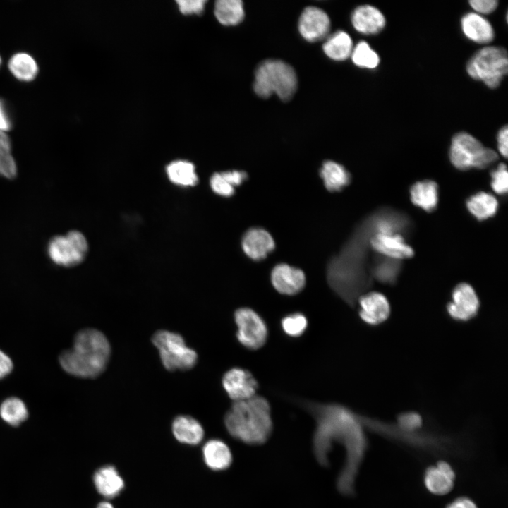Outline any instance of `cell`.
<instances>
[{
  "label": "cell",
  "mask_w": 508,
  "mask_h": 508,
  "mask_svg": "<svg viewBox=\"0 0 508 508\" xmlns=\"http://www.w3.org/2000/svg\"><path fill=\"white\" fill-rule=\"evenodd\" d=\"M152 341L159 351L163 365L168 370H186L196 364V352L186 345L180 334L159 330L153 335Z\"/></svg>",
  "instance_id": "obj_7"
},
{
  "label": "cell",
  "mask_w": 508,
  "mask_h": 508,
  "mask_svg": "<svg viewBox=\"0 0 508 508\" xmlns=\"http://www.w3.org/2000/svg\"><path fill=\"white\" fill-rule=\"evenodd\" d=\"M330 30V20L322 9L308 6L301 14L298 30L308 42H316L327 37Z\"/></svg>",
  "instance_id": "obj_14"
},
{
  "label": "cell",
  "mask_w": 508,
  "mask_h": 508,
  "mask_svg": "<svg viewBox=\"0 0 508 508\" xmlns=\"http://www.w3.org/2000/svg\"><path fill=\"white\" fill-rule=\"evenodd\" d=\"M297 85L294 69L281 60L267 59L258 65L255 72L253 89L262 98L276 94L280 99L288 101L296 91Z\"/></svg>",
  "instance_id": "obj_4"
},
{
  "label": "cell",
  "mask_w": 508,
  "mask_h": 508,
  "mask_svg": "<svg viewBox=\"0 0 508 508\" xmlns=\"http://www.w3.org/2000/svg\"><path fill=\"white\" fill-rule=\"evenodd\" d=\"M454 472L445 461H439L436 466L429 467L424 476V482L429 491L435 495H445L453 487Z\"/></svg>",
  "instance_id": "obj_20"
},
{
  "label": "cell",
  "mask_w": 508,
  "mask_h": 508,
  "mask_svg": "<svg viewBox=\"0 0 508 508\" xmlns=\"http://www.w3.org/2000/svg\"><path fill=\"white\" fill-rule=\"evenodd\" d=\"M88 250L85 236L73 230L52 237L47 244V255L56 265L71 267L82 262Z\"/></svg>",
  "instance_id": "obj_8"
},
{
  "label": "cell",
  "mask_w": 508,
  "mask_h": 508,
  "mask_svg": "<svg viewBox=\"0 0 508 508\" xmlns=\"http://www.w3.org/2000/svg\"><path fill=\"white\" fill-rule=\"evenodd\" d=\"M468 3L474 12L481 16L492 13L498 5L496 0H471Z\"/></svg>",
  "instance_id": "obj_39"
},
{
  "label": "cell",
  "mask_w": 508,
  "mask_h": 508,
  "mask_svg": "<svg viewBox=\"0 0 508 508\" xmlns=\"http://www.w3.org/2000/svg\"><path fill=\"white\" fill-rule=\"evenodd\" d=\"M241 244L245 254L254 260L264 259L275 247L271 234L258 227L248 230L243 236Z\"/></svg>",
  "instance_id": "obj_17"
},
{
  "label": "cell",
  "mask_w": 508,
  "mask_h": 508,
  "mask_svg": "<svg viewBox=\"0 0 508 508\" xmlns=\"http://www.w3.org/2000/svg\"><path fill=\"white\" fill-rule=\"evenodd\" d=\"M12 127V123L4 102L0 99V131L6 132Z\"/></svg>",
  "instance_id": "obj_43"
},
{
  "label": "cell",
  "mask_w": 508,
  "mask_h": 508,
  "mask_svg": "<svg viewBox=\"0 0 508 508\" xmlns=\"http://www.w3.org/2000/svg\"><path fill=\"white\" fill-rule=\"evenodd\" d=\"M491 187L499 195H504L508 190V173L504 163L491 171Z\"/></svg>",
  "instance_id": "obj_35"
},
{
  "label": "cell",
  "mask_w": 508,
  "mask_h": 508,
  "mask_svg": "<svg viewBox=\"0 0 508 508\" xmlns=\"http://www.w3.org/2000/svg\"><path fill=\"white\" fill-rule=\"evenodd\" d=\"M466 71L470 77L482 81L489 88H497L508 72L507 50L496 46L481 48L468 60Z\"/></svg>",
  "instance_id": "obj_5"
},
{
  "label": "cell",
  "mask_w": 508,
  "mask_h": 508,
  "mask_svg": "<svg viewBox=\"0 0 508 508\" xmlns=\"http://www.w3.org/2000/svg\"><path fill=\"white\" fill-rule=\"evenodd\" d=\"M461 27L464 35L478 44H489L495 37L491 23L475 12L467 13L461 18Z\"/></svg>",
  "instance_id": "obj_19"
},
{
  "label": "cell",
  "mask_w": 508,
  "mask_h": 508,
  "mask_svg": "<svg viewBox=\"0 0 508 508\" xmlns=\"http://www.w3.org/2000/svg\"><path fill=\"white\" fill-rule=\"evenodd\" d=\"M370 244L377 253L391 260H403L414 254L413 248L398 233H375Z\"/></svg>",
  "instance_id": "obj_15"
},
{
  "label": "cell",
  "mask_w": 508,
  "mask_h": 508,
  "mask_svg": "<svg viewBox=\"0 0 508 508\" xmlns=\"http://www.w3.org/2000/svg\"><path fill=\"white\" fill-rule=\"evenodd\" d=\"M357 301L360 308L359 317L367 325L377 326L389 318V302L382 293L371 291L361 294Z\"/></svg>",
  "instance_id": "obj_13"
},
{
  "label": "cell",
  "mask_w": 508,
  "mask_h": 508,
  "mask_svg": "<svg viewBox=\"0 0 508 508\" xmlns=\"http://www.w3.org/2000/svg\"><path fill=\"white\" fill-rule=\"evenodd\" d=\"M11 359L1 350H0V379L5 377L13 369Z\"/></svg>",
  "instance_id": "obj_44"
},
{
  "label": "cell",
  "mask_w": 508,
  "mask_h": 508,
  "mask_svg": "<svg viewBox=\"0 0 508 508\" xmlns=\"http://www.w3.org/2000/svg\"><path fill=\"white\" fill-rule=\"evenodd\" d=\"M0 416L8 424L17 426L27 419L28 411L21 399L9 397L0 406Z\"/></svg>",
  "instance_id": "obj_31"
},
{
  "label": "cell",
  "mask_w": 508,
  "mask_h": 508,
  "mask_svg": "<svg viewBox=\"0 0 508 508\" xmlns=\"http://www.w3.org/2000/svg\"><path fill=\"white\" fill-rule=\"evenodd\" d=\"M353 48L351 37L344 31H337L328 37L322 47L325 54L334 61L347 59Z\"/></svg>",
  "instance_id": "obj_27"
},
{
  "label": "cell",
  "mask_w": 508,
  "mask_h": 508,
  "mask_svg": "<svg viewBox=\"0 0 508 508\" xmlns=\"http://www.w3.org/2000/svg\"><path fill=\"white\" fill-rule=\"evenodd\" d=\"M351 57L356 66L369 69L375 68L380 61L377 53L365 41L359 42L353 48Z\"/></svg>",
  "instance_id": "obj_33"
},
{
  "label": "cell",
  "mask_w": 508,
  "mask_h": 508,
  "mask_svg": "<svg viewBox=\"0 0 508 508\" xmlns=\"http://www.w3.org/2000/svg\"><path fill=\"white\" fill-rule=\"evenodd\" d=\"M410 198L417 207L427 212L433 211L438 202V186L431 180L418 181L410 189Z\"/></svg>",
  "instance_id": "obj_24"
},
{
  "label": "cell",
  "mask_w": 508,
  "mask_h": 508,
  "mask_svg": "<svg viewBox=\"0 0 508 508\" xmlns=\"http://www.w3.org/2000/svg\"><path fill=\"white\" fill-rule=\"evenodd\" d=\"M469 212L478 220H485L494 216L498 209V201L491 193L478 192L466 201Z\"/></svg>",
  "instance_id": "obj_26"
},
{
  "label": "cell",
  "mask_w": 508,
  "mask_h": 508,
  "mask_svg": "<svg viewBox=\"0 0 508 508\" xmlns=\"http://www.w3.org/2000/svg\"><path fill=\"white\" fill-rule=\"evenodd\" d=\"M93 481L97 492L107 498H113L124 488V481L115 467L104 466L94 474Z\"/></svg>",
  "instance_id": "obj_21"
},
{
  "label": "cell",
  "mask_w": 508,
  "mask_h": 508,
  "mask_svg": "<svg viewBox=\"0 0 508 508\" xmlns=\"http://www.w3.org/2000/svg\"><path fill=\"white\" fill-rule=\"evenodd\" d=\"M202 455L205 464L214 471L228 468L232 461L229 447L222 440H210L203 446Z\"/></svg>",
  "instance_id": "obj_23"
},
{
  "label": "cell",
  "mask_w": 508,
  "mask_h": 508,
  "mask_svg": "<svg viewBox=\"0 0 508 508\" xmlns=\"http://www.w3.org/2000/svg\"><path fill=\"white\" fill-rule=\"evenodd\" d=\"M351 20L355 30L364 35L377 34L386 25L384 14L377 8L368 4L356 8Z\"/></svg>",
  "instance_id": "obj_18"
},
{
  "label": "cell",
  "mask_w": 508,
  "mask_h": 508,
  "mask_svg": "<svg viewBox=\"0 0 508 508\" xmlns=\"http://www.w3.org/2000/svg\"><path fill=\"white\" fill-rule=\"evenodd\" d=\"M222 385L228 396L234 401L248 399L255 395L258 384L248 370L234 368L222 377Z\"/></svg>",
  "instance_id": "obj_12"
},
{
  "label": "cell",
  "mask_w": 508,
  "mask_h": 508,
  "mask_svg": "<svg viewBox=\"0 0 508 508\" xmlns=\"http://www.w3.org/2000/svg\"><path fill=\"white\" fill-rule=\"evenodd\" d=\"M166 171L170 181L177 185L193 186L198 181L195 166L186 160L171 162L167 167Z\"/></svg>",
  "instance_id": "obj_30"
},
{
  "label": "cell",
  "mask_w": 508,
  "mask_h": 508,
  "mask_svg": "<svg viewBox=\"0 0 508 508\" xmlns=\"http://www.w3.org/2000/svg\"><path fill=\"white\" fill-rule=\"evenodd\" d=\"M298 404L315 421L313 448L315 456L322 465L328 464V454L334 443L345 448V464L338 478L337 486L343 494H351L354 490L356 476L367 448L363 416L339 404L308 400H298Z\"/></svg>",
  "instance_id": "obj_1"
},
{
  "label": "cell",
  "mask_w": 508,
  "mask_h": 508,
  "mask_svg": "<svg viewBox=\"0 0 508 508\" xmlns=\"http://www.w3.org/2000/svg\"><path fill=\"white\" fill-rule=\"evenodd\" d=\"M172 433L181 443L189 445L199 444L204 437L201 424L193 417L179 416L172 423Z\"/></svg>",
  "instance_id": "obj_22"
},
{
  "label": "cell",
  "mask_w": 508,
  "mask_h": 508,
  "mask_svg": "<svg viewBox=\"0 0 508 508\" xmlns=\"http://www.w3.org/2000/svg\"><path fill=\"white\" fill-rule=\"evenodd\" d=\"M111 353L107 337L95 329H84L75 336L73 347L59 356L61 368L68 374L94 378L105 369Z\"/></svg>",
  "instance_id": "obj_2"
},
{
  "label": "cell",
  "mask_w": 508,
  "mask_h": 508,
  "mask_svg": "<svg viewBox=\"0 0 508 508\" xmlns=\"http://www.w3.org/2000/svg\"><path fill=\"white\" fill-rule=\"evenodd\" d=\"M97 508H114V507L109 502H102L97 505Z\"/></svg>",
  "instance_id": "obj_46"
},
{
  "label": "cell",
  "mask_w": 508,
  "mask_h": 508,
  "mask_svg": "<svg viewBox=\"0 0 508 508\" xmlns=\"http://www.w3.org/2000/svg\"><path fill=\"white\" fill-rule=\"evenodd\" d=\"M238 330L236 337L245 347L255 350L266 342L267 328L262 318L249 308H241L234 314Z\"/></svg>",
  "instance_id": "obj_10"
},
{
  "label": "cell",
  "mask_w": 508,
  "mask_h": 508,
  "mask_svg": "<svg viewBox=\"0 0 508 508\" xmlns=\"http://www.w3.org/2000/svg\"><path fill=\"white\" fill-rule=\"evenodd\" d=\"M210 183L212 190L219 195L230 197L235 192V188L225 177L223 172L214 174Z\"/></svg>",
  "instance_id": "obj_37"
},
{
  "label": "cell",
  "mask_w": 508,
  "mask_h": 508,
  "mask_svg": "<svg viewBox=\"0 0 508 508\" xmlns=\"http://www.w3.org/2000/svg\"><path fill=\"white\" fill-rule=\"evenodd\" d=\"M223 174L234 188L240 186L247 178V174L239 170L223 171Z\"/></svg>",
  "instance_id": "obj_42"
},
{
  "label": "cell",
  "mask_w": 508,
  "mask_h": 508,
  "mask_svg": "<svg viewBox=\"0 0 508 508\" xmlns=\"http://www.w3.org/2000/svg\"><path fill=\"white\" fill-rule=\"evenodd\" d=\"M326 188L330 191L341 190L350 182V174L341 164L334 161L325 162L320 171Z\"/></svg>",
  "instance_id": "obj_25"
},
{
  "label": "cell",
  "mask_w": 508,
  "mask_h": 508,
  "mask_svg": "<svg viewBox=\"0 0 508 508\" xmlns=\"http://www.w3.org/2000/svg\"><path fill=\"white\" fill-rule=\"evenodd\" d=\"M17 171V164L11 153V140L6 132L0 131V177L13 179Z\"/></svg>",
  "instance_id": "obj_32"
},
{
  "label": "cell",
  "mask_w": 508,
  "mask_h": 508,
  "mask_svg": "<svg viewBox=\"0 0 508 508\" xmlns=\"http://www.w3.org/2000/svg\"><path fill=\"white\" fill-rule=\"evenodd\" d=\"M365 428L385 437L394 439L407 445L428 449H441L447 441L440 437L418 431L406 432L399 429L395 423L383 422L374 418L363 417Z\"/></svg>",
  "instance_id": "obj_9"
},
{
  "label": "cell",
  "mask_w": 508,
  "mask_h": 508,
  "mask_svg": "<svg viewBox=\"0 0 508 508\" xmlns=\"http://www.w3.org/2000/svg\"><path fill=\"white\" fill-rule=\"evenodd\" d=\"M480 301L473 286L466 282L457 284L452 291V301L446 310L449 317L458 322H466L478 314Z\"/></svg>",
  "instance_id": "obj_11"
},
{
  "label": "cell",
  "mask_w": 508,
  "mask_h": 508,
  "mask_svg": "<svg viewBox=\"0 0 508 508\" xmlns=\"http://www.w3.org/2000/svg\"><path fill=\"white\" fill-rule=\"evenodd\" d=\"M271 282L280 294L294 295L299 293L306 284L303 272L288 264L277 265L271 272Z\"/></svg>",
  "instance_id": "obj_16"
},
{
  "label": "cell",
  "mask_w": 508,
  "mask_h": 508,
  "mask_svg": "<svg viewBox=\"0 0 508 508\" xmlns=\"http://www.w3.org/2000/svg\"><path fill=\"white\" fill-rule=\"evenodd\" d=\"M422 418L416 412H405L399 415L396 425L406 432L420 430L422 426Z\"/></svg>",
  "instance_id": "obj_36"
},
{
  "label": "cell",
  "mask_w": 508,
  "mask_h": 508,
  "mask_svg": "<svg viewBox=\"0 0 508 508\" xmlns=\"http://www.w3.org/2000/svg\"><path fill=\"white\" fill-rule=\"evenodd\" d=\"M307 325L308 320L306 316L299 313L288 315L282 320V327L290 337L301 336L306 329Z\"/></svg>",
  "instance_id": "obj_34"
},
{
  "label": "cell",
  "mask_w": 508,
  "mask_h": 508,
  "mask_svg": "<svg viewBox=\"0 0 508 508\" xmlns=\"http://www.w3.org/2000/svg\"><path fill=\"white\" fill-rule=\"evenodd\" d=\"M214 15L222 25H237L244 18L243 4L241 0H218L214 5Z\"/></svg>",
  "instance_id": "obj_29"
},
{
  "label": "cell",
  "mask_w": 508,
  "mask_h": 508,
  "mask_svg": "<svg viewBox=\"0 0 508 508\" xmlns=\"http://www.w3.org/2000/svg\"><path fill=\"white\" fill-rule=\"evenodd\" d=\"M1 58L0 56V66H1Z\"/></svg>",
  "instance_id": "obj_47"
},
{
  "label": "cell",
  "mask_w": 508,
  "mask_h": 508,
  "mask_svg": "<svg viewBox=\"0 0 508 508\" xmlns=\"http://www.w3.org/2000/svg\"><path fill=\"white\" fill-rule=\"evenodd\" d=\"M498 159L497 153L485 147L480 141L466 132L455 134L449 148V159L458 169H485Z\"/></svg>",
  "instance_id": "obj_6"
},
{
  "label": "cell",
  "mask_w": 508,
  "mask_h": 508,
  "mask_svg": "<svg viewBox=\"0 0 508 508\" xmlns=\"http://www.w3.org/2000/svg\"><path fill=\"white\" fill-rule=\"evenodd\" d=\"M497 148L500 154L505 159L508 155V128L505 125L498 132L497 136Z\"/></svg>",
  "instance_id": "obj_41"
},
{
  "label": "cell",
  "mask_w": 508,
  "mask_h": 508,
  "mask_svg": "<svg viewBox=\"0 0 508 508\" xmlns=\"http://www.w3.org/2000/svg\"><path fill=\"white\" fill-rule=\"evenodd\" d=\"M397 271L394 265H381L376 268L375 276L380 282L390 284L394 282Z\"/></svg>",
  "instance_id": "obj_40"
},
{
  "label": "cell",
  "mask_w": 508,
  "mask_h": 508,
  "mask_svg": "<svg viewBox=\"0 0 508 508\" xmlns=\"http://www.w3.org/2000/svg\"><path fill=\"white\" fill-rule=\"evenodd\" d=\"M180 11L184 14L199 13L204 9L205 0H178Z\"/></svg>",
  "instance_id": "obj_38"
},
{
  "label": "cell",
  "mask_w": 508,
  "mask_h": 508,
  "mask_svg": "<svg viewBox=\"0 0 508 508\" xmlns=\"http://www.w3.org/2000/svg\"><path fill=\"white\" fill-rule=\"evenodd\" d=\"M11 73L18 80L28 82L32 80L38 73V66L34 58L28 53L18 52L13 54L8 63Z\"/></svg>",
  "instance_id": "obj_28"
},
{
  "label": "cell",
  "mask_w": 508,
  "mask_h": 508,
  "mask_svg": "<svg viewBox=\"0 0 508 508\" xmlns=\"http://www.w3.org/2000/svg\"><path fill=\"white\" fill-rule=\"evenodd\" d=\"M446 508H477V507L469 498L461 497L449 503Z\"/></svg>",
  "instance_id": "obj_45"
},
{
  "label": "cell",
  "mask_w": 508,
  "mask_h": 508,
  "mask_svg": "<svg viewBox=\"0 0 508 508\" xmlns=\"http://www.w3.org/2000/svg\"><path fill=\"white\" fill-rule=\"evenodd\" d=\"M229 434L247 444L265 442L272 430L268 401L255 395L248 399L234 401L224 418Z\"/></svg>",
  "instance_id": "obj_3"
}]
</instances>
